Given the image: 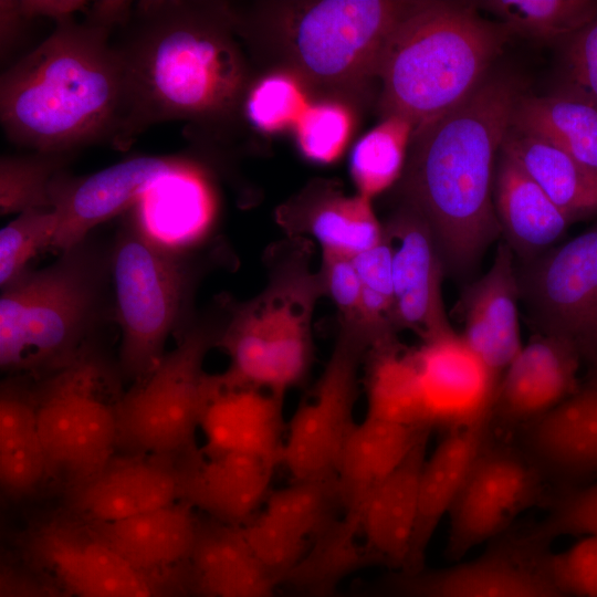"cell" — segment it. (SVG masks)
Here are the masks:
<instances>
[{"label": "cell", "mask_w": 597, "mask_h": 597, "mask_svg": "<svg viewBox=\"0 0 597 597\" xmlns=\"http://www.w3.org/2000/svg\"><path fill=\"white\" fill-rule=\"evenodd\" d=\"M112 24L86 12L55 23L38 46L0 77V121L7 138L30 151L75 154L135 140L125 65Z\"/></svg>", "instance_id": "cell-1"}, {"label": "cell", "mask_w": 597, "mask_h": 597, "mask_svg": "<svg viewBox=\"0 0 597 597\" xmlns=\"http://www.w3.org/2000/svg\"><path fill=\"white\" fill-rule=\"evenodd\" d=\"M524 84L489 75L461 104L413 129L401 193L429 226L446 273H470L501 234L494 160L511 128Z\"/></svg>", "instance_id": "cell-2"}, {"label": "cell", "mask_w": 597, "mask_h": 597, "mask_svg": "<svg viewBox=\"0 0 597 597\" xmlns=\"http://www.w3.org/2000/svg\"><path fill=\"white\" fill-rule=\"evenodd\" d=\"M117 31L136 137L165 122L209 126L234 119L249 74L228 4L138 1Z\"/></svg>", "instance_id": "cell-3"}, {"label": "cell", "mask_w": 597, "mask_h": 597, "mask_svg": "<svg viewBox=\"0 0 597 597\" xmlns=\"http://www.w3.org/2000/svg\"><path fill=\"white\" fill-rule=\"evenodd\" d=\"M512 36L475 2L410 1L378 66L383 116L406 118L415 129L447 114L490 75Z\"/></svg>", "instance_id": "cell-4"}, {"label": "cell", "mask_w": 597, "mask_h": 597, "mask_svg": "<svg viewBox=\"0 0 597 597\" xmlns=\"http://www.w3.org/2000/svg\"><path fill=\"white\" fill-rule=\"evenodd\" d=\"M108 258L109 252L103 256L87 237L53 264L25 271L1 289L2 369L52 374L87 347Z\"/></svg>", "instance_id": "cell-5"}, {"label": "cell", "mask_w": 597, "mask_h": 597, "mask_svg": "<svg viewBox=\"0 0 597 597\" xmlns=\"http://www.w3.org/2000/svg\"><path fill=\"white\" fill-rule=\"evenodd\" d=\"M323 296L318 271L305 254L269 261L263 290L234 305L218 333L216 345L230 358L223 380L284 397L312 366L313 315Z\"/></svg>", "instance_id": "cell-6"}, {"label": "cell", "mask_w": 597, "mask_h": 597, "mask_svg": "<svg viewBox=\"0 0 597 597\" xmlns=\"http://www.w3.org/2000/svg\"><path fill=\"white\" fill-rule=\"evenodd\" d=\"M108 270L122 331L121 366L137 381L159 365L167 338L186 318L191 269L184 249L151 237L133 212L115 235Z\"/></svg>", "instance_id": "cell-7"}, {"label": "cell", "mask_w": 597, "mask_h": 597, "mask_svg": "<svg viewBox=\"0 0 597 597\" xmlns=\"http://www.w3.org/2000/svg\"><path fill=\"white\" fill-rule=\"evenodd\" d=\"M111 373L86 347L32 390L50 483L76 488L117 451L116 404L106 398Z\"/></svg>", "instance_id": "cell-8"}, {"label": "cell", "mask_w": 597, "mask_h": 597, "mask_svg": "<svg viewBox=\"0 0 597 597\" xmlns=\"http://www.w3.org/2000/svg\"><path fill=\"white\" fill-rule=\"evenodd\" d=\"M17 546L22 561L69 597H193L189 561L168 569L140 567L65 510L31 524Z\"/></svg>", "instance_id": "cell-9"}, {"label": "cell", "mask_w": 597, "mask_h": 597, "mask_svg": "<svg viewBox=\"0 0 597 597\" xmlns=\"http://www.w3.org/2000/svg\"><path fill=\"white\" fill-rule=\"evenodd\" d=\"M218 333L188 327L177 347L116 404L117 451L177 455L192 447L216 384L203 369Z\"/></svg>", "instance_id": "cell-10"}, {"label": "cell", "mask_w": 597, "mask_h": 597, "mask_svg": "<svg viewBox=\"0 0 597 597\" xmlns=\"http://www.w3.org/2000/svg\"><path fill=\"white\" fill-rule=\"evenodd\" d=\"M410 1L322 0L284 12L283 48L315 84L353 87L377 76L386 42Z\"/></svg>", "instance_id": "cell-11"}, {"label": "cell", "mask_w": 597, "mask_h": 597, "mask_svg": "<svg viewBox=\"0 0 597 597\" xmlns=\"http://www.w3.org/2000/svg\"><path fill=\"white\" fill-rule=\"evenodd\" d=\"M521 300L540 334L597 365V224L517 269Z\"/></svg>", "instance_id": "cell-12"}, {"label": "cell", "mask_w": 597, "mask_h": 597, "mask_svg": "<svg viewBox=\"0 0 597 597\" xmlns=\"http://www.w3.org/2000/svg\"><path fill=\"white\" fill-rule=\"evenodd\" d=\"M369 349L365 335L341 325L331 356L310 399L292 415L281 463L293 480L334 476L342 450L357 421L359 366Z\"/></svg>", "instance_id": "cell-13"}, {"label": "cell", "mask_w": 597, "mask_h": 597, "mask_svg": "<svg viewBox=\"0 0 597 597\" xmlns=\"http://www.w3.org/2000/svg\"><path fill=\"white\" fill-rule=\"evenodd\" d=\"M545 478L521 448L489 439L447 517L446 556L455 563L500 537L544 494Z\"/></svg>", "instance_id": "cell-14"}, {"label": "cell", "mask_w": 597, "mask_h": 597, "mask_svg": "<svg viewBox=\"0 0 597 597\" xmlns=\"http://www.w3.org/2000/svg\"><path fill=\"white\" fill-rule=\"evenodd\" d=\"M543 543L530 534L491 542L480 555L413 573L390 572L383 597H569L542 563Z\"/></svg>", "instance_id": "cell-15"}, {"label": "cell", "mask_w": 597, "mask_h": 597, "mask_svg": "<svg viewBox=\"0 0 597 597\" xmlns=\"http://www.w3.org/2000/svg\"><path fill=\"white\" fill-rule=\"evenodd\" d=\"M190 174L210 171L193 156L169 154L133 156L87 176L61 172L51 185L60 219L51 247L62 252L75 247L97 224L133 208L160 180Z\"/></svg>", "instance_id": "cell-16"}, {"label": "cell", "mask_w": 597, "mask_h": 597, "mask_svg": "<svg viewBox=\"0 0 597 597\" xmlns=\"http://www.w3.org/2000/svg\"><path fill=\"white\" fill-rule=\"evenodd\" d=\"M391 250L394 325L422 342L454 332L442 294L444 263L428 223L401 206L384 224Z\"/></svg>", "instance_id": "cell-17"}, {"label": "cell", "mask_w": 597, "mask_h": 597, "mask_svg": "<svg viewBox=\"0 0 597 597\" xmlns=\"http://www.w3.org/2000/svg\"><path fill=\"white\" fill-rule=\"evenodd\" d=\"M431 426L448 429L492 415L500 377L455 331L413 349Z\"/></svg>", "instance_id": "cell-18"}, {"label": "cell", "mask_w": 597, "mask_h": 597, "mask_svg": "<svg viewBox=\"0 0 597 597\" xmlns=\"http://www.w3.org/2000/svg\"><path fill=\"white\" fill-rule=\"evenodd\" d=\"M177 455L114 454L64 493V510L90 522H114L174 503L179 500Z\"/></svg>", "instance_id": "cell-19"}, {"label": "cell", "mask_w": 597, "mask_h": 597, "mask_svg": "<svg viewBox=\"0 0 597 597\" xmlns=\"http://www.w3.org/2000/svg\"><path fill=\"white\" fill-rule=\"evenodd\" d=\"M179 500L217 521L243 525L270 494L275 463L240 453H206L196 446L176 458Z\"/></svg>", "instance_id": "cell-20"}, {"label": "cell", "mask_w": 597, "mask_h": 597, "mask_svg": "<svg viewBox=\"0 0 597 597\" xmlns=\"http://www.w3.org/2000/svg\"><path fill=\"white\" fill-rule=\"evenodd\" d=\"M514 256L505 242L500 243L490 269L465 286L458 305L460 335L499 377L523 346Z\"/></svg>", "instance_id": "cell-21"}, {"label": "cell", "mask_w": 597, "mask_h": 597, "mask_svg": "<svg viewBox=\"0 0 597 597\" xmlns=\"http://www.w3.org/2000/svg\"><path fill=\"white\" fill-rule=\"evenodd\" d=\"M545 478L597 479V386L586 383L525 423L521 448Z\"/></svg>", "instance_id": "cell-22"}, {"label": "cell", "mask_w": 597, "mask_h": 597, "mask_svg": "<svg viewBox=\"0 0 597 597\" xmlns=\"http://www.w3.org/2000/svg\"><path fill=\"white\" fill-rule=\"evenodd\" d=\"M283 396L227 384L216 375L200 429L206 453H240L281 463L284 442Z\"/></svg>", "instance_id": "cell-23"}, {"label": "cell", "mask_w": 597, "mask_h": 597, "mask_svg": "<svg viewBox=\"0 0 597 597\" xmlns=\"http://www.w3.org/2000/svg\"><path fill=\"white\" fill-rule=\"evenodd\" d=\"M580 357L567 343L538 334L523 345L502 373L492 415L528 422L574 394Z\"/></svg>", "instance_id": "cell-24"}, {"label": "cell", "mask_w": 597, "mask_h": 597, "mask_svg": "<svg viewBox=\"0 0 597 597\" xmlns=\"http://www.w3.org/2000/svg\"><path fill=\"white\" fill-rule=\"evenodd\" d=\"M430 430L423 432L399 467L370 494L356 517L370 566L405 572L418 514L419 479Z\"/></svg>", "instance_id": "cell-25"}, {"label": "cell", "mask_w": 597, "mask_h": 597, "mask_svg": "<svg viewBox=\"0 0 597 597\" xmlns=\"http://www.w3.org/2000/svg\"><path fill=\"white\" fill-rule=\"evenodd\" d=\"M493 415L449 429L421 469L418 514L405 572L426 567L428 548L440 524L447 520L467 476L492 436Z\"/></svg>", "instance_id": "cell-26"}, {"label": "cell", "mask_w": 597, "mask_h": 597, "mask_svg": "<svg viewBox=\"0 0 597 597\" xmlns=\"http://www.w3.org/2000/svg\"><path fill=\"white\" fill-rule=\"evenodd\" d=\"M430 426L408 427L365 416L357 421L338 458L334 478L343 520L355 526L363 505L405 460Z\"/></svg>", "instance_id": "cell-27"}, {"label": "cell", "mask_w": 597, "mask_h": 597, "mask_svg": "<svg viewBox=\"0 0 597 597\" xmlns=\"http://www.w3.org/2000/svg\"><path fill=\"white\" fill-rule=\"evenodd\" d=\"M189 567L193 597H279L241 525L199 519Z\"/></svg>", "instance_id": "cell-28"}, {"label": "cell", "mask_w": 597, "mask_h": 597, "mask_svg": "<svg viewBox=\"0 0 597 597\" xmlns=\"http://www.w3.org/2000/svg\"><path fill=\"white\" fill-rule=\"evenodd\" d=\"M493 199L501 234L522 262L554 248L572 223L524 169L502 151Z\"/></svg>", "instance_id": "cell-29"}, {"label": "cell", "mask_w": 597, "mask_h": 597, "mask_svg": "<svg viewBox=\"0 0 597 597\" xmlns=\"http://www.w3.org/2000/svg\"><path fill=\"white\" fill-rule=\"evenodd\" d=\"M86 522L136 565L168 569L189 561L199 517L189 503L178 500L119 521Z\"/></svg>", "instance_id": "cell-30"}, {"label": "cell", "mask_w": 597, "mask_h": 597, "mask_svg": "<svg viewBox=\"0 0 597 597\" xmlns=\"http://www.w3.org/2000/svg\"><path fill=\"white\" fill-rule=\"evenodd\" d=\"M501 151L524 169L570 222L597 214V169L512 125Z\"/></svg>", "instance_id": "cell-31"}, {"label": "cell", "mask_w": 597, "mask_h": 597, "mask_svg": "<svg viewBox=\"0 0 597 597\" xmlns=\"http://www.w3.org/2000/svg\"><path fill=\"white\" fill-rule=\"evenodd\" d=\"M512 126L548 140L597 169V102L575 85L563 82L544 96L524 94Z\"/></svg>", "instance_id": "cell-32"}, {"label": "cell", "mask_w": 597, "mask_h": 597, "mask_svg": "<svg viewBox=\"0 0 597 597\" xmlns=\"http://www.w3.org/2000/svg\"><path fill=\"white\" fill-rule=\"evenodd\" d=\"M0 483L11 500L31 498L50 483L32 390L13 384L0 395Z\"/></svg>", "instance_id": "cell-33"}, {"label": "cell", "mask_w": 597, "mask_h": 597, "mask_svg": "<svg viewBox=\"0 0 597 597\" xmlns=\"http://www.w3.org/2000/svg\"><path fill=\"white\" fill-rule=\"evenodd\" d=\"M207 174L168 177L134 206V214L158 241L177 249L197 243L209 230L216 202Z\"/></svg>", "instance_id": "cell-34"}, {"label": "cell", "mask_w": 597, "mask_h": 597, "mask_svg": "<svg viewBox=\"0 0 597 597\" xmlns=\"http://www.w3.org/2000/svg\"><path fill=\"white\" fill-rule=\"evenodd\" d=\"M365 359V416L408 427H432L425 410L413 350H401L396 339L370 347Z\"/></svg>", "instance_id": "cell-35"}, {"label": "cell", "mask_w": 597, "mask_h": 597, "mask_svg": "<svg viewBox=\"0 0 597 597\" xmlns=\"http://www.w3.org/2000/svg\"><path fill=\"white\" fill-rule=\"evenodd\" d=\"M298 227L312 234L322 251L355 256L377 245L384 237L370 199L327 196L305 206Z\"/></svg>", "instance_id": "cell-36"}, {"label": "cell", "mask_w": 597, "mask_h": 597, "mask_svg": "<svg viewBox=\"0 0 597 597\" xmlns=\"http://www.w3.org/2000/svg\"><path fill=\"white\" fill-rule=\"evenodd\" d=\"M475 4L494 14L513 35L559 44L597 14L596 0H485Z\"/></svg>", "instance_id": "cell-37"}, {"label": "cell", "mask_w": 597, "mask_h": 597, "mask_svg": "<svg viewBox=\"0 0 597 597\" xmlns=\"http://www.w3.org/2000/svg\"><path fill=\"white\" fill-rule=\"evenodd\" d=\"M412 132L408 119L388 116L357 142L350 170L358 195L371 199L399 178Z\"/></svg>", "instance_id": "cell-38"}, {"label": "cell", "mask_w": 597, "mask_h": 597, "mask_svg": "<svg viewBox=\"0 0 597 597\" xmlns=\"http://www.w3.org/2000/svg\"><path fill=\"white\" fill-rule=\"evenodd\" d=\"M75 154L30 151L0 159V213L53 208L51 185Z\"/></svg>", "instance_id": "cell-39"}, {"label": "cell", "mask_w": 597, "mask_h": 597, "mask_svg": "<svg viewBox=\"0 0 597 597\" xmlns=\"http://www.w3.org/2000/svg\"><path fill=\"white\" fill-rule=\"evenodd\" d=\"M264 503L265 514L305 541L333 524V512L341 507L334 476L293 480L270 492Z\"/></svg>", "instance_id": "cell-40"}, {"label": "cell", "mask_w": 597, "mask_h": 597, "mask_svg": "<svg viewBox=\"0 0 597 597\" xmlns=\"http://www.w3.org/2000/svg\"><path fill=\"white\" fill-rule=\"evenodd\" d=\"M353 261L362 286L358 328L370 347L397 339L394 325L391 250L385 235L374 248L353 256Z\"/></svg>", "instance_id": "cell-41"}, {"label": "cell", "mask_w": 597, "mask_h": 597, "mask_svg": "<svg viewBox=\"0 0 597 597\" xmlns=\"http://www.w3.org/2000/svg\"><path fill=\"white\" fill-rule=\"evenodd\" d=\"M307 106L296 76L273 73L248 86L241 108L255 128L272 133L296 125Z\"/></svg>", "instance_id": "cell-42"}, {"label": "cell", "mask_w": 597, "mask_h": 597, "mask_svg": "<svg viewBox=\"0 0 597 597\" xmlns=\"http://www.w3.org/2000/svg\"><path fill=\"white\" fill-rule=\"evenodd\" d=\"M54 208L32 209L18 214L0 231V286H8L27 270L41 249L51 247L59 227Z\"/></svg>", "instance_id": "cell-43"}, {"label": "cell", "mask_w": 597, "mask_h": 597, "mask_svg": "<svg viewBox=\"0 0 597 597\" xmlns=\"http://www.w3.org/2000/svg\"><path fill=\"white\" fill-rule=\"evenodd\" d=\"M352 124L350 111L338 102L308 105L295 125L298 146L306 157L331 163L344 149Z\"/></svg>", "instance_id": "cell-44"}, {"label": "cell", "mask_w": 597, "mask_h": 597, "mask_svg": "<svg viewBox=\"0 0 597 597\" xmlns=\"http://www.w3.org/2000/svg\"><path fill=\"white\" fill-rule=\"evenodd\" d=\"M253 554L280 586L302 562L308 548L305 540L263 511L241 525Z\"/></svg>", "instance_id": "cell-45"}, {"label": "cell", "mask_w": 597, "mask_h": 597, "mask_svg": "<svg viewBox=\"0 0 597 597\" xmlns=\"http://www.w3.org/2000/svg\"><path fill=\"white\" fill-rule=\"evenodd\" d=\"M542 563L557 587L569 597H597V535L576 537L564 549L544 548Z\"/></svg>", "instance_id": "cell-46"}, {"label": "cell", "mask_w": 597, "mask_h": 597, "mask_svg": "<svg viewBox=\"0 0 597 597\" xmlns=\"http://www.w3.org/2000/svg\"><path fill=\"white\" fill-rule=\"evenodd\" d=\"M530 533L545 544L563 536L597 535V479L563 494Z\"/></svg>", "instance_id": "cell-47"}, {"label": "cell", "mask_w": 597, "mask_h": 597, "mask_svg": "<svg viewBox=\"0 0 597 597\" xmlns=\"http://www.w3.org/2000/svg\"><path fill=\"white\" fill-rule=\"evenodd\" d=\"M317 271L324 296L328 297L336 307L341 317V325L358 328L362 286L353 258L322 251V262Z\"/></svg>", "instance_id": "cell-48"}, {"label": "cell", "mask_w": 597, "mask_h": 597, "mask_svg": "<svg viewBox=\"0 0 597 597\" xmlns=\"http://www.w3.org/2000/svg\"><path fill=\"white\" fill-rule=\"evenodd\" d=\"M561 46L564 82L575 85L597 102V14Z\"/></svg>", "instance_id": "cell-49"}, {"label": "cell", "mask_w": 597, "mask_h": 597, "mask_svg": "<svg viewBox=\"0 0 597 597\" xmlns=\"http://www.w3.org/2000/svg\"><path fill=\"white\" fill-rule=\"evenodd\" d=\"M0 597L69 596L48 575L21 559L2 562Z\"/></svg>", "instance_id": "cell-50"}, {"label": "cell", "mask_w": 597, "mask_h": 597, "mask_svg": "<svg viewBox=\"0 0 597 597\" xmlns=\"http://www.w3.org/2000/svg\"><path fill=\"white\" fill-rule=\"evenodd\" d=\"M34 19L28 18L19 0L0 1V51L1 63H7L19 50Z\"/></svg>", "instance_id": "cell-51"}, {"label": "cell", "mask_w": 597, "mask_h": 597, "mask_svg": "<svg viewBox=\"0 0 597 597\" xmlns=\"http://www.w3.org/2000/svg\"><path fill=\"white\" fill-rule=\"evenodd\" d=\"M22 12L30 19L49 18L54 22L74 18L75 12H86L88 1L83 0H19Z\"/></svg>", "instance_id": "cell-52"}, {"label": "cell", "mask_w": 597, "mask_h": 597, "mask_svg": "<svg viewBox=\"0 0 597 597\" xmlns=\"http://www.w3.org/2000/svg\"><path fill=\"white\" fill-rule=\"evenodd\" d=\"M300 597H346V596H341V595H337L336 593H332V594H327V595H315V596L300 595Z\"/></svg>", "instance_id": "cell-53"}]
</instances>
